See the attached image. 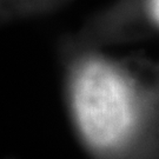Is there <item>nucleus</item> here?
<instances>
[{"label": "nucleus", "instance_id": "1", "mask_svg": "<svg viewBox=\"0 0 159 159\" xmlns=\"http://www.w3.org/2000/svg\"><path fill=\"white\" fill-rule=\"evenodd\" d=\"M70 102L80 134L97 152H110L130 136L134 124L130 87L105 60L92 57L75 65Z\"/></svg>", "mask_w": 159, "mask_h": 159}, {"label": "nucleus", "instance_id": "2", "mask_svg": "<svg viewBox=\"0 0 159 159\" xmlns=\"http://www.w3.org/2000/svg\"><path fill=\"white\" fill-rule=\"evenodd\" d=\"M8 23L29 20L44 11L51 0H0Z\"/></svg>", "mask_w": 159, "mask_h": 159}, {"label": "nucleus", "instance_id": "3", "mask_svg": "<svg viewBox=\"0 0 159 159\" xmlns=\"http://www.w3.org/2000/svg\"><path fill=\"white\" fill-rule=\"evenodd\" d=\"M151 11L154 19L159 23V0H151Z\"/></svg>", "mask_w": 159, "mask_h": 159}, {"label": "nucleus", "instance_id": "4", "mask_svg": "<svg viewBox=\"0 0 159 159\" xmlns=\"http://www.w3.org/2000/svg\"><path fill=\"white\" fill-rule=\"evenodd\" d=\"M5 24H8V19L6 17V13L4 11V7L1 5V1H0V26L1 25H5Z\"/></svg>", "mask_w": 159, "mask_h": 159}]
</instances>
